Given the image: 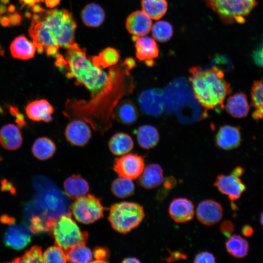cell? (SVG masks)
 Listing matches in <instances>:
<instances>
[{
    "instance_id": "1",
    "label": "cell",
    "mask_w": 263,
    "mask_h": 263,
    "mask_svg": "<svg viewBox=\"0 0 263 263\" xmlns=\"http://www.w3.org/2000/svg\"><path fill=\"white\" fill-rule=\"evenodd\" d=\"M76 23L64 9L43 10L35 13L29 35L35 45L44 51L59 47L69 49L77 45L74 40Z\"/></svg>"
},
{
    "instance_id": "2",
    "label": "cell",
    "mask_w": 263,
    "mask_h": 263,
    "mask_svg": "<svg viewBox=\"0 0 263 263\" xmlns=\"http://www.w3.org/2000/svg\"><path fill=\"white\" fill-rule=\"evenodd\" d=\"M189 73V80L198 102L206 110L221 111L225 97L231 93L223 71L216 66L206 70L198 66L191 68Z\"/></svg>"
},
{
    "instance_id": "3",
    "label": "cell",
    "mask_w": 263,
    "mask_h": 263,
    "mask_svg": "<svg viewBox=\"0 0 263 263\" xmlns=\"http://www.w3.org/2000/svg\"><path fill=\"white\" fill-rule=\"evenodd\" d=\"M67 50L64 64L60 68L65 67L68 78H75L76 84L84 86L94 95L106 83L107 73L94 65L78 45Z\"/></svg>"
},
{
    "instance_id": "4",
    "label": "cell",
    "mask_w": 263,
    "mask_h": 263,
    "mask_svg": "<svg viewBox=\"0 0 263 263\" xmlns=\"http://www.w3.org/2000/svg\"><path fill=\"white\" fill-rule=\"evenodd\" d=\"M55 244L65 252L79 244H85L88 234L80 230L69 214H64L55 220L50 230Z\"/></svg>"
},
{
    "instance_id": "5",
    "label": "cell",
    "mask_w": 263,
    "mask_h": 263,
    "mask_svg": "<svg viewBox=\"0 0 263 263\" xmlns=\"http://www.w3.org/2000/svg\"><path fill=\"white\" fill-rule=\"evenodd\" d=\"M144 217L142 206L133 202H123L111 207L108 219L115 230L125 234L139 225Z\"/></svg>"
},
{
    "instance_id": "6",
    "label": "cell",
    "mask_w": 263,
    "mask_h": 263,
    "mask_svg": "<svg viewBox=\"0 0 263 263\" xmlns=\"http://www.w3.org/2000/svg\"><path fill=\"white\" fill-rule=\"evenodd\" d=\"M225 24L243 23L257 4L256 0H205Z\"/></svg>"
},
{
    "instance_id": "7",
    "label": "cell",
    "mask_w": 263,
    "mask_h": 263,
    "mask_svg": "<svg viewBox=\"0 0 263 263\" xmlns=\"http://www.w3.org/2000/svg\"><path fill=\"white\" fill-rule=\"evenodd\" d=\"M71 209L77 221L89 224L103 217L105 207L98 198L88 194L75 200L71 205Z\"/></svg>"
},
{
    "instance_id": "8",
    "label": "cell",
    "mask_w": 263,
    "mask_h": 263,
    "mask_svg": "<svg viewBox=\"0 0 263 263\" xmlns=\"http://www.w3.org/2000/svg\"><path fill=\"white\" fill-rule=\"evenodd\" d=\"M145 168L144 159L137 154L127 153L115 158L113 169L119 176L133 180L140 177Z\"/></svg>"
},
{
    "instance_id": "9",
    "label": "cell",
    "mask_w": 263,
    "mask_h": 263,
    "mask_svg": "<svg viewBox=\"0 0 263 263\" xmlns=\"http://www.w3.org/2000/svg\"><path fill=\"white\" fill-rule=\"evenodd\" d=\"M137 101L140 110L146 114L157 116L164 111V92L159 88L142 91Z\"/></svg>"
},
{
    "instance_id": "10",
    "label": "cell",
    "mask_w": 263,
    "mask_h": 263,
    "mask_svg": "<svg viewBox=\"0 0 263 263\" xmlns=\"http://www.w3.org/2000/svg\"><path fill=\"white\" fill-rule=\"evenodd\" d=\"M240 177L233 171L229 175L220 174L215 179L214 186L231 201H236L246 189V186Z\"/></svg>"
},
{
    "instance_id": "11",
    "label": "cell",
    "mask_w": 263,
    "mask_h": 263,
    "mask_svg": "<svg viewBox=\"0 0 263 263\" xmlns=\"http://www.w3.org/2000/svg\"><path fill=\"white\" fill-rule=\"evenodd\" d=\"M198 220L206 225H212L219 222L223 215V209L219 203L210 199L201 202L196 211Z\"/></svg>"
},
{
    "instance_id": "12",
    "label": "cell",
    "mask_w": 263,
    "mask_h": 263,
    "mask_svg": "<svg viewBox=\"0 0 263 263\" xmlns=\"http://www.w3.org/2000/svg\"><path fill=\"white\" fill-rule=\"evenodd\" d=\"M31 240V236L29 229L22 224H13L8 228L4 236L5 245L16 250L24 248Z\"/></svg>"
},
{
    "instance_id": "13",
    "label": "cell",
    "mask_w": 263,
    "mask_h": 263,
    "mask_svg": "<svg viewBox=\"0 0 263 263\" xmlns=\"http://www.w3.org/2000/svg\"><path fill=\"white\" fill-rule=\"evenodd\" d=\"M65 135L72 145L83 146L90 140L92 132L89 126L80 119H74L67 125Z\"/></svg>"
},
{
    "instance_id": "14",
    "label": "cell",
    "mask_w": 263,
    "mask_h": 263,
    "mask_svg": "<svg viewBox=\"0 0 263 263\" xmlns=\"http://www.w3.org/2000/svg\"><path fill=\"white\" fill-rule=\"evenodd\" d=\"M169 213L175 222L184 223L191 220L194 214L192 202L186 198L174 199L170 203Z\"/></svg>"
},
{
    "instance_id": "15",
    "label": "cell",
    "mask_w": 263,
    "mask_h": 263,
    "mask_svg": "<svg viewBox=\"0 0 263 263\" xmlns=\"http://www.w3.org/2000/svg\"><path fill=\"white\" fill-rule=\"evenodd\" d=\"M241 142L240 128L230 125L221 127L215 136L217 146L224 150L237 148Z\"/></svg>"
},
{
    "instance_id": "16",
    "label": "cell",
    "mask_w": 263,
    "mask_h": 263,
    "mask_svg": "<svg viewBox=\"0 0 263 263\" xmlns=\"http://www.w3.org/2000/svg\"><path fill=\"white\" fill-rule=\"evenodd\" d=\"M150 18L143 11H136L126 19V27L128 32L135 36H144L151 29Z\"/></svg>"
},
{
    "instance_id": "17",
    "label": "cell",
    "mask_w": 263,
    "mask_h": 263,
    "mask_svg": "<svg viewBox=\"0 0 263 263\" xmlns=\"http://www.w3.org/2000/svg\"><path fill=\"white\" fill-rule=\"evenodd\" d=\"M54 112L53 106L44 99L32 101L27 106L25 109L26 113L30 119L45 122L52 121V115Z\"/></svg>"
},
{
    "instance_id": "18",
    "label": "cell",
    "mask_w": 263,
    "mask_h": 263,
    "mask_svg": "<svg viewBox=\"0 0 263 263\" xmlns=\"http://www.w3.org/2000/svg\"><path fill=\"white\" fill-rule=\"evenodd\" d=\"M23 139L19 129L15 125L8 124L0 130V143L5 149L16 150L22 145Z\"/></svg>"
},
{
    "instance_id": "19",
    "label": "cell",
    "mask_w": 263,
    "mask_h": 263,
    "mask_svg": "<svg viewBox=\"0 0 263 263\" xmlns=\"http://www.w3.org/2000/svg\"><path fill=\"white\" fill-rule=\"evenodd\" d=\"M138 111L134 103L129 99H124L118 104L113 116L120 123L130 125L134 124L138 117Z\"/></svg>"
},
{
    "instance_id": "20",
    "label": "cell",
    "mask_w": 263,
    "mask_h": 263,
    "mask_svg": "<svg viewBox=\"0 0 263 263\" xmlns=\"http://www.w3.org/2000/svg\"><path fill=\"white\" fill-rule=\"evenodd\" d=\"M225 110L235 118H241L247 116L249 106L246 94L239 92L228 97L226 102Z\"/></svg>"
},
{
    "instance_id": "21",
    "label": "cell",
    "mask_w": 263,
    "mask_h": 263,
    "mask_svg": "<svg viewBox=\"0 0 263 263\" xmlns=\"http://www.w3.org/2000/svg\"><path fill=\"white\" fill-rule=\"evenodd\" d=\"M164 181L163 169L157 164L148 165L140 176L139 182L145 188L152 189L158 187Z\"/></svg>"
},
{
    "instance_id": "22",
    "label": "cell",
    "mask_w": 263,
    "mask_h": 263,
    "mask_svg": "<svg viewBox=\"0 0 263 263\" xmlns=\"http://www.w3.org/2000/svg\"><path fill=\"white\" fill-rule=\"evenodd\" d=\"M137 37L135 47L136 56L140 60H150L157 57L159 49L155 40L149 37Z\"/></svg>"
},
{
    "instance_id": "23",
    "label": "cell",
    "mask_w": 263,
    "mask_h": 263,
    "mask_svg": "<svg viewBox=\"0 0 263 263\" xmlns=\"http://www.w3.org/2000/svg\"><path fill=\"white\" fill-rule=\"evenodd\" d=\"M64 188L66 195L76 200L87 194L89 190L88 182L78 175H73L64 182Z\"/></svg>"
},
{
    "instance_id": "24",
    "label": "cell",
    "mask_w": 263,
    "mask_h": 263,
    "mask_svg": "<svg viewBox=\"0 0 263 263\" xmlns=\"http://www.w3.org/2000/svg\"><path fill=\"white\" fill-rule=\"evenodd\" d=\"M36 47L23 36L16 38L10 45L12 56L18 59H28L35 55Z\"/></svg>"
},
{
    "instance_id": "25",
    "label": "cell",
    "mask_w": 263,
    "mask_h": 263,
    "mask_svg": "<svg viewBox=\"0 0 263 263\" xmlns=\"http://www.w3.org/2000/svg\"><path fill=\"white\" fill-rule=\"evenodd\" d=\"M139 145L145 149L155 147L159 140V134L157 130L150 125L140 126L134 131Z\"/></svg>"
},
{
    "instance_id": "26",
    "label": "cell",
    "mask_w": 263,
    "mask_h": 263,
    "mask_svg": "<svg viewBox=\"0 0 263 263\" xmlns=\"http://www.w3.org/2000/svg\"><path fill=\"white\" fill-rule=\"evenodd\" d=\"M133 142L128 134L117 132L110 139L109 148L111 151L116 155H123L129 152L133 148Z\"/></svg>"
},
{
    "instance_id": "27",
    "label": "cell",
    "mask_w": 263,
    "mask_h": 263,
    "mask_svg": "<svg viewBox=\"0 0 263 263\" xmlns=\"http://www.w3.org/2000/svg\"><path fill=\"white\" fill-rule=\"evenodd\" d=\"M81 18L86 25L90 27H97L103 22L105 13L99 5L92 3L88 4L82 9Z\"/></svg>"
},
{
    "instance_id": "28",
    "label": "cell",
    "mask_w": 263,
    "mask_h": 263,
    "mask_svg": "<svg viewBox=\"0 0 263 263\" xmlns=\"http://www.w3.org/2000/svg\"><path fill=\"white\" fill-rule=\"evenodd\" d=\"M56 147L54 142L46 137H39L34 143L32 151L35 157L40 160L51 158L55 153Z\"/></svg>"
},
{
    "instance_id": "29",
    "label": "cell",
    "mask_w": 263,
    "mask_h": 263,
    "mask_svg": "<svg viewBox=\"0 0 263 263\" xmlns=\"http://www.w3.org/2000/svg\"><path fill=\"white\" fill-rule=\"evenodd\" d=\"M225 247L229 254L237 258L246 256L249 250L248 242L239 235H233L228 237L225 243Z\"/></svg>"
},
{
    "instance_id": "30",
    "label": "cell",
    "mask_w": 263,
    "mask_h": 263,
    "mask_svg": "<svg viewBox=\"0 0 263 263\" xmlns=\"http://www.w3.org/2000/svg\"><path fill=\"white\" fill-rule=\"evenodd\" d=\"M251 97V104L255 108L253 118L255 120L263 119V78L254 82Z\"/></svg>"
},
{
    "instance_id": "31",
    "label": "cell",
    "mask_w": 263,
    "mask_h": 263,
    "mask_svg": "<svg viewBox=\"0 0 263 263\" xmlns=\"http://www.w3.org/2000/svg\"><path fill=\"white\" fill-rule=\"evenodd\" d=\"M142 11L150 19H159L168 10L166 0H141Z\"/></svg>"
},
{
    "instance_id": "32",
    "label": "cell",
    "mask_w": 263,
    "mask_h": 263,
    "mask_svg": "<svg viewBox=\"0 0 263 263\" xmlns=\"http://www.w3.org/2000/svg\"><path fill=\"white\" fill-rule=\"evenodd\" d=\"M118 52L115 49L108 47L103 50L98 56L91 59L96 66L102 69L116 64L119 59Z\"/></svg>"
},
{
    "instance_id": "33",
    "label": "cell",
    "mask_w": 263,
    "mask_h": 263,
    "mask_svg": "<svg viewBox=\"0 0 263 263\" xmlns=\"http://www.w3.org/2000/svg\"><path fill=\"white\" fill-rule=\"evenodd\" d=\"M67 262L75 263H90L93 259L91 250L85 244L75 246L65 252Z\"/></svg>"
},
{
    "instance_id": "34",
    "label": "cell",
    "mask_w": 263,
    "mask_h": 263,
    "mask_svg": "<svg viewBox=\"0 0 263 263\" xmlns=\"http://www.w3.org/2000/svg\"><path fill=\"white\" fill-rule=\"evenodd\" d=\"M111 190L117 197L125 198L133 194L134 185L132 180L119 176L113 182Z\"/></svg>"
},
{
    "instance_id": "35",
    "label": "cell",
    "mask_w": 263,
    "mask_h": 263,
    "mask_svg": "<svg viewBox=\"0 0 263 263\" xmlns=\"http://www.w3.org/2000/svg\"><path fill=\"white\" fill-rule=\"evenodd\" d=\"M153 38L161 42L169 40L173 34V28L171 25L166 21H159L151 27Z\"/></svg>"
},
{
    "instance_id": "36",
    "label": "cell",
    "mask_w": 263,
    "mask_h": 263,
    "mask_svg": "<svg viewBox=\"0 0 263 263\" xmlns=\"http://www.w3.org/2000/svg\"><path fill=\"white\" fill-rule=\"evenodd\" d=\"M44 263H64L67 262L66 254L64 250L56 245L48 248L43 254Z\"/></svg>"
},
{
    "instance_id": "37",
    "label": "cell",
    "mask_w": 263,
    "mask_h": 263,
    "mask_svg": "<svg viewBox=\"0 0 263 263\" xmlns=\"http://www.w3.org/2000/svg\"><path fill=\"white\" fill-rule=\"evenodd\" d=\"M13 263H43V253L41 248L38 245L33 246L22 256L14 259Z\"/></svg>"
},
{
    "instance_id": "38",
    "label": "cell",
    "mask_w": 263,
    "mask_h": 263,
    "mask_svg": "<svg viewBox=\"0 0 263 263\" xmlns=\"http://www.w3.org/2000/svg\"><path fill=\"white\" fill-rule=\"evenodd\" d=\"M55 220L51 218L45 220L43 216H33L30 221L29 229L35 234L50 231Z\"/></svg>"
},
{
    "instance_id": "39",
    "label": "cell",
    "mask_w": 263,
    "mask_h": 263,
    "mask_svg": "<svg viewBox=\"0 0 263 263\" xmlns=\"http://www.w3.org/2000/svg\"><path fill=\"white\" fill-rule=\"evenodd\" d=\"M93 255L95 261L94 263H107L109 256V251L104 247H97L93 251Z\"/></svg>"
},
{
    "instance_id": "40",
    "label": "cell",
    "mask_w": 263,
    "mask_h": 263,
    "mask_svg": "<svg viewBox=\"0 0 263 263\" xmlns=\"http://www.w3.org/2000/svg\"><path fill=\"white\" fill-rule=\"evenodd\" d=\"M195 263H213L216 258L213 254L208 251H203L197 254L193 261Z\"/></svg>"
},
{
    "instance_id": "41",
    "label": "cell",
    "mask_w": 263,
    "mask_h": 263,
    "mask_svg": "<svg viewBox=\"0 0 263 263\" xmlns=\"http://www.w3.org/2000/svg\"><path fill=\"white\" fill-rule=\"evenodd\" d=\"M221 232L227 237H229L234 230V225L230 221H225L220 225Z\"/></svg>"
},
{
    "instance_id": "42",
    "label": "cell",
    "mask_w": 263,
    "mask_h": 263,
    "mask_svg": "<svg viewBox=\"0 0 263 263\" xmlns=\"http://www.w3.org/2000/svg\"><path fill=\"white\" fill-rule=\"evenodd\" d=\"M169 256L165 259L168 262H171L181 259H186L187 258V255L180 251L171 252L169 251Z\"/></svg>"
},
{
    "instance_id": "43",
    "label": "cell",
    "mask_w": 263,
    "mask_h": 263,
    "mask_svg": "<svg viewBox=\"0 0 263 263\" xmlns=\"http://www.w3.org/2000/svg\"><path fill=\"white\" fill-rule=\"evenodd\" d=\"M1 189L5 191H9L12 193H15V189L11 183L8 182L5 180H3L1 182Z\"/></svg>"
},
{
    "instance_id": "44",
    "label": "cell",
    "mask_w": 263,
    "mask_h": 263,
    "mask_svg": "<svg viewBox=\"0 0 263 263\" xmlns=\"http://www.w3.org/2000/svg\"><path fill=\"white\" fill-rule=\"evenodd\" d=\"M15 219L7 215H3L0 217V222L4 224L13 225L15 222Z\"/></svg>"
},
{
    "instance_id": "45",
    "label": "cell",
    "mask_w": 263,
    "mask_h": 263,
    "mask_svg": "<svg viewBox=\"0 0 263 263\" xmlns=\"http://www.w3.org/2000/svg\"><path fill=\"white\" fill-rule=\"evenodd\" d=\"M136 64L135 60L132 57L127 58L124 61L122 65L129 71L135 67Z\"/></svg>"
},
{
    "instance_id": "46",
    "label": "cell",
    "mask_w": 263,
    "mask_h": 263,
    "mask_svg": "<svg viewBox=\"0 0 263 263\" xmlns=\"http://www.w3.org/2000/svg\"><path fill=\"white\" fill-rule=\"evenodd\" d=\"M20 16L18 14H14L8 18L9 22L13 25H17L20 22Z\"/></svg>"
},
{
    "instance_id": "47",
    "label": "cell",
    "mask_w": 263,
    "mask_h": 263,
    "mask_svg": "<svg viewBox=\"0 0 263 263\" xmlns=\"http://www.w3.org/2000/svg\"><path fill=\"white\" fill-rule=\"evenodd\" d=\"M242 233L244 236L249 237L252 235L253 229L249 225H245L242 227Z\"/></svg>"
},
{
    "instance_id": "48",
    "label": "cell",
    "mask_w": 263,
    "mask_h": 263,
    "mask_svg": "<svg viewBox=\"0 0 263 263\" xmlns=\"http://www.w3.org/2000/svg\"><path fill=\"white\" fill-rule=\"evenodd\" d=\"M164 185L166 188H170L175 185V180L172 177H168L164 181Z\"/></svg>"
},
{
    "instance_id": "49",
    "label": "cell",
    "mask_w": 263,
    "mask_h": 263,
    "mask_svg": "<svg viewBox=\"0 0 263 263\" xmlns=\"http://www.w3.org/2000/svg\"><path fill=\"white\" fill-rule=\"evenodd\" d=\"M60 0H45L46 6L49 8H53L57 5Z\"/></svg>"
},
{
    "instance_id": "50",
    "label": "cell",
    "mask_w": 263,
    "mask_h": 263,
    "mask_svg": "<svg viewBox=\"0 0 263 263\" xmlns=\"http://www.w3.org/2000/svg\"><path fill=\"white\" fill-rule=\"evenodd\" d=\"M256 60L258 64L263 67V50L257 56Z\"/></svg>"
},
{
    "instance_id": "51",
    "label": "cell",
    "mask_w": 263,
    "mask_h": 263,
    "mask_svg": "<svg viewBox=\"0 0 263 263\" xmlns=\"http://www.w3.org/2000/svg\"><path fill=\"white\" fill-rule=\"evenodd\" d=\"M9 112L12 115L15 116L20 113L17 107L13 106L9 107Z\"/></svg>"
},
{
    "instance_id": "52",
    "label": "cell",
    "mask_w": 263,
    "mask_h": 263,
    "mask_svg": "<svg viewBox=\"0 0 263 263\" xmlns=\"http://www.w3.org/2000/svg\"><path fill=\"white\" fill-rule=\"evenodd\" d=\"M44 9L38 4L33 5L32 10L35 13H39L42 12Z\"/></svg>"
},
{
    "instance_id": "53",
    "label": "cell",
    "mask_w": 263,
    "mask_h": 263,
    "mask_svg": "<svg viewBox=\"0 0 263 263\" xmlns=\"http://www.w3.org/2000/svg\"><path fill=\"white\" fill-rule=\"evenodd\" d=\"M123 263H140V261L138 260L137 259L135 258H128L125 259L123 262Z\"/></svg>"
},
{
    "instance_id": "54",
    "label": "cell",
    "mask_w": 263,
    "mask_h": 263,
    "mask_svg": "<svg viewBox=\"0 0 263 263\" xmlns=\"http://www.w3.org/2000/svg\"><path fill=\"white\" fill-rule=\"evenodd\" d=\"M1 22L2 24L3 25H7L9 23L8 18H6V17L3 18L1 19Z\"/></svg>"
},
{
    "instance_id": "55",
    "label": "cell",
    "mask_w": 263,
    "mask_h": 263,
    "mask_svg": "<svg viewBox=\"0 0 263 263\" xmlns=\"http://www.w3.org/2000/svg\"><path fill=\"white\" fill-rule=\"evenodd\" d=\"M7 10L6 7L3 5H0V14H2Z\"/></svg>"
},
{
    "instance_id": "56",
    "label": "cell",
    "mask_w": 263,
    "mask_h": 263,
    "mask_svg": "<svg viewBox=\"0 0 263 263\" xmlns=\"http://www.w3.org/2000/svg\"><path fill=\"white\" fill-rule=\"evenodd\" d=\"M15 7L13 5H10L8 8V11L10 12H13L14 11Z\"/></svg>"
},
{
    "instance_id": "57",
    "label": "cell",
    "mask_w": 263,
    "mask_h": 263,
    "mask_svg": "<svg viewBox=\"0 0 263 263\" xmlns=\"http://www.w3.org/2000/svg\"><path fill=\"white\" fill-rule=\"evenodd\" d=\"M260 221H261V224L263 226V212L261 214Z\"/></svg>"
},
{
    "instance_id": "58",
    "label": "cell",
    "mask_w": 263,
    "mask_h": 263,
    "mask_svg": "<svg viewBox=\"0 0 263 263\" xmlns=\"http://www.w3.org/2000/svg\"><path fill=\"white\" fill-rule=\"evenodd\" d=\"M0 1L4 4H7L9 2V0H0Z\"/></svg>"
},
{
    "instance_id": "59",
    "label": "cell",
    "mask_w": 263,
    "mask_h": 263,
    "mask_svg": "<svg viewBox=\"0 0 263 263\" xmlns=\"http://www.w3.org/2000/svg\"><path fill=\"white\" fill-rule=\"evenodd\" d=\"M1 159V157L0 156V161Z\"/></svg>"
}]
</instances>
